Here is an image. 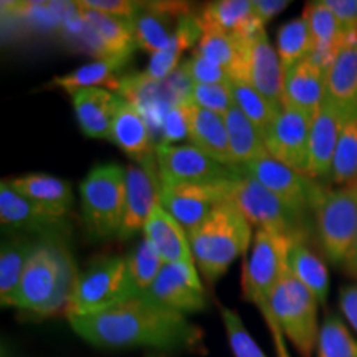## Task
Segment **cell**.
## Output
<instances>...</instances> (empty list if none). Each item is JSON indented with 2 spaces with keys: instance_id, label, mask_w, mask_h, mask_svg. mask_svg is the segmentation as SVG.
Segmentation results:
<instances>
[{
  "instance_id": "obj_42",
  "label": "cell",
  "mask_w": 357,
  "mask_h": 357,
  "mask_svg": "<svg viewBox=\"0 0 357 357\" xmlns=\"http://www.w3.org/2000/svg\"><path fill=\"white\" fill-rule=\"evenodd\" d=\"M222 318L223 324H225L229 344L235 357H266L257 346V342L253 341V337L250 336L242 318L235 311L229 310V307H222Z\"/></svg>"
},
{
  "instance_id": "obj_17",
  "label": "cell",
  "mask_w": 357,
  "mask_h": 357,
  "mask_svg": "<svg viewBox=\"0 0 357 357\" xmlns=\"http://www.w3.org/2000/svg\"><path fill=\"white\" fill-rule=\"evenodd\" d=\"M0 222L12 229L45 235H60L66 230V217L43 207L15 192L6 181L0 184Z\"/></svg>"
},
{
  "instance_id": "obj_3",
  "label": "cell",
  "mask_w": 357,
  "mask_h": 357,
  "mask_svg": "<svg viewBox=\"0 0 357 357\" xmlns=\"http://www.w3.org/2000/svg\"><path fill=\"white\" fill-rule=\"evenodd\" d=\"M189 240L199 271L215 281L252 245V223L231 200H223L189 231Z\"/></svg>"
},
{
  "instance_id": "obj_9",
  "label": "cell",
  "mask_w": 357,
  "mask_h": 357,
  "mask_svg": "<svg viewBox=\"0 0 357 357\" xmlns=\"http://www.w3.org/2000/svg\"><path fill=\"white\" fill-rule=\"evenodd\" d=\"M316 234L326 260L344 263L357 235V182L326 190L314 211Z\"/></svg>"
},
{
  "instance_id": "obj_41",
  "label": "cell",
  "mask_w": 357,
  "mask_h": 357,
  "mask_svg": "<svg viewBox=\"0 0 357 357\" xmlns=\"http://www.w3.org/2000/svg\"><path fill=\"white\" fill-rule=\"evenodd\" d=\"M128 263L141 293H146L151 288L162 266L166 265L154 245L144 235H142L141 242L136 245V248L132 250L131 255L128 257Z\"/></svg>"
},
{
  "instance_id": "obj_11",
  "label": "cell",
  "mask_w": 357,
  "mask_h": 357,
  "mask_svg": "<svg viewBox=\"0 0 357 357\" xmlns=\"http://www.w3.org/2000/svg\"><path fill=\"white\" fill-rule=\"evenodd\" d=\"M240 171L255 178L303 215L316 211L326 192L318 181L296 171V169L284 166L283 162L273 159L270 154L252 160Z\"/></svg>"
},
{
  "instance_id": "obj_24",
  "label": "cell",
  "mask_w": 357,
  "mask_h": 357,
  "mask_svg": "<svg viewBox=\"0 0 357 357\" xmlns=\"http://www.w3.org/2000/svg\"><path fill=\"white\" fill-rule=\"evenodd\" d=\"M142 235L154 245L164 263L195 265L185 229L159 202L147 218Z\"/></svg>"
},
{
  "instance_id": "obj_48",
  "label": "cell",
  "mask_w": 357,
  "mask_h": 357,
  "mask_svg": "<svg viewBox=\"0 0 357 357\" xmlns=\"http://www.w3.org/2000/svg\"><path fill=\"white\" fill-rule=\"evenodd\" d=\"M339 307L352 328L357 331V284H347L339 291Z\"/></svg>"
},
{
  "instance_id": "obj_29",
  "label": "cell",
  "mask_w": 357,
  "mask_h": 357,
  "mask_svg": "<svg viewBox=\"0 0 357 357\" xmlns=\"http://www.w3.org/2000/svg\"><path fill=\"white\" fill-rule=\"evenodd\" d=\"M250 40H240L235 35L220 30H204L202 38L195 47V53L222 66L231 79L247 82Z\"/></svg>"
},
{
  "instance_id": "obj_27",
  "label": "cell",
  "mask_w": 357,
  "mask_h": 357,
  "mask_svg": "<svg viewBox=\"0 0 357 357\" xmlns=\"http://www.w3.org/2000/svg\"><path fill=\"white\" fill-rule=\"evenodd\" d=\"M204 30H220L240 40H250L265 29L252 8V0H218L204 7L200 13Z\"/></svg>"
},
{
  "instance_id": "obj_32",
  "label": "cell",
  "mask_w": 357,
  "mask_h": 357,
  "mask_svg": "<svg viewBox=\"0 0 357 357\" xmlns=\"http://www.w3.org/2000/svg\"><path fill=\"white\" fill-rule=\"evenodd\" d=\"M328 100L344 113L357 108V38L346 45L326 71Z\"/></svg>"
},
{
  "instance_id": "obj_50",
  "label": "cell",
  "mask_w": 357,
  "mask_h": 357,
  "mask_svg": "<svg viewBox=\"0 0 357 357\" xmlns=\"http://www.w3.org/2000/svg\"><path fill=\"white\" fill-rule=\"evenodd\" d=\"M268 328H270L271 331V336H273V342H275V347H276V356L278 357H289L288 354V349H287V344H284V337H283V331H281V328L276 323L273 314L268 316L265 318Z\"/></svg>"
},
{
  "instance_id": "obj_15",
  "label": "cell",
  "mask_w": 357,
  "mask_h": 357,
  "mask_svg": "<svg viewBox=\"0 0 357 357\" xmlns=\"http://www.w3.org/2000/svg\"><path fill=\"white\" fill-rule=\"evenodd\" d=\"M142 294L182 314L202 311L207 306L195 265L189 263H166L151 288Z\"/></svg>"
},
{
  "instance_id": "obj_49",
  "label": "cell",
  "mask_w": 357,
  "mask_h": 357,
  "mask_svg": "<svg viewBox=\"0 0 357 357\" xmlns=\"http://www.w3.org/2000/svg\"><path fill=\"white\" fill-rule=\"evenodd\" d=\"M289 3L291 2L288 0H252V8L257 19L265 25L268 20L283 12Z\"/></svg>"
},
{
  "instance_id": "obj_46",
  "label": "cell",
  "mask_w": 357,
  "mask_h": 357,
  "mask_svg": "<svg viewBox=\"0 0 357 357\" xmlns=\"http://www.w3.org/2000/svg\"><path fill=\"white\" fill-rule=\"evenodd\" d=\"M77 7H86L91 10L108 13V15L123 17V19H132L137 12L141 2H129V0H83V2H73Z\"/></svg>"
},
{
  "instance_id": "obj_19",
  "label": "cell",
  "mask_w": 357,
  "mask_h": 357,
  "mask_svg": "<svg viewBox=\"0 0 357 357\" xmlns=\"http://www.w3.org/2000/svg\"><path fill=\"white\" fill-rule=\"evenodd\" d=\"M301 17L310 25L312 40H314L310 58L321 70L328 71L342 48L357 38V32L346 30L331 12V8L326 6L324 0L307 2Z\"/></svg>"
},
{
  "instance_id": "obj_4",
  "label": "cell",
  "mask_w": 357,
  "mask_h": 357,
  "mask_svg": "<svg viewBox=\"0 0 357 357\" xmlns=\"http://www.w3.org/2000/svg\"><path fill=\"white\" fill-rule=\"evenodd\" d=\"M129 270L128 258L106 255L95 258L77 275L66 316H89L141 296Z\"/></svg>"
},
{
  "instance_id": "obj_18",
  "label": "cell",
  "mask_w": 357,
  "mask_h": 357,
  "mask_svg": "<svg viewBox=\"0 0 357 357\" xmlns=\"http://www.w3.org/2000/svg\"><path fill=\"white\" fill-rule=\"evenodd\" d=\"M187 13L190 8L185 2H141L131 19L137 47L151 55L162 52L172 40V24Z\"/></svg>"
},
{
  "instance_id": "obj_37",
  "label": "cell",
  "mask_w": 357,
  "mask_h": 357,
  "mask_svg": "<svg viewBox=\"0 0 357 357\" xmlns=\"http://www.w3.org/2000/svg\"><path fill=\"white\" fill-rule=\"evenodd\" d=\"M329 181L339 187L357 182V108L346 113Z\"/></svg>"
},
{
  "instance_id": "obj_5",
  "label": "cell",
  "mask_w": 357,
  "mask_h": 357,
  "mask_svg": "<svg viewBox=\"0 0 357 357\" xmlns=\"http://www.w3.org/2000/svg\"><path fill=\"white\" fill-rule=\"evenodd\" d=\"M79 194L88 234L98 240L119 235L126 211V169L119 164L93 167Z\"/></svg>"
},
{
  "instance_id": "obj_12",
  "label": "cell",
  "mask_w": 357,
  "mask_h": 357,
  "mask_svg": "<svg viewBox=\"0 0 357 357\" xmlns=\"http://www.w3.org/2000/svg\"><path fill=\"white\" fill-rule=\"evenodd\" d=\"M158 181L164 185L212 184L234 178L240 171L217 162L195 146H155Z\"/></svg>"
},
{
  "instance_id": "obj_35",
  "label": "cell",
  "mask_w": 357,
  "mask_h": 357,
  "mask_svg": "<svg viewBox=\"0 0 357 357\" xmlns=\"http://www.w3.org/2000/svg\"><path fill=\"white\" fill-rule=\"evenodd\" d=\"M223 119L229 132L231 158L236 167L242 169L252 160L268 154L263 134L235 105L223 114Z\"/></svg>"
},
{
  "instance_id": "obj_44",
  "label": "cell",
  "mask_w": 357,
  "mask_h": 357,
  "mask_svg": "<svg viewBox=\"0 0 357 357\" xmlns=\"http://www.w3.org/2000/svg\"><path fill=\"white\" fill-rule=\"evenodd\" d=\"M187 73L195 84H230L231 77L222 66L212 63L199 53H192L189 60L184 63Z\"/></svg>"
},
{
  "instance_id": "obj_25",
  "label": "cell",
  "mask_w": 357,
  "mask_h": 357,
  "mask_svg": "<svg viewBox=\"0 0 357 357\" xmlns=\"http://www.w3.org/2000/svg\"><path fill=\"white\" fill-rule=\"evenodd\" d=\"M189 129L192 146L223 166L240 171L231 158L229 132L223 116L189 102Z\"/></svg>"
},
{
  "instance_id": "obj_39",
  "label": "cell",
  "mask_w": 357,
  "mask_h": 357,
  "mask_svg": "<svg viewBox=\"0 0 357 357\" xmlns=\"http://www.w3.org/2000/svg\"><path fill=\"white\" fill-rule=\"evenodd\" d=\"M312 47H314V40H312L310 25L303 17L291 19L278 29L276 52H278L283 68L310 58Z\"/></svg>"
},
{
  "instance_id": "obj_40",
  "label": "cell",
  "mask_w": 357,
  "mask_h": 357,
  "mask_svg": "<svg viewBox=\"0 0 357 357\" xmlns=\"http://www.w3.org/2000/svg\"><path fill=\"white\" fill-rule=\"evenodd\" d=\"M316 351L318 357H357V339L352 337L344 321L329 312L321 324Z\"/></svg>"
},
{
  "instance_id": "obj_6",
  "label": "cell",
  "mask_w": 357,
  "mask_h": 357,
  "mask_svg": "<svg viewBox=\"0 0 357 357\" xmlns=\"http://www.w3.org/2000/svg\"><path fill=\"white\" fill-rule=\"evenodd\" d=\"M319 301L289 268L270 294V310L278 326L301 357H311L318 347Z\"/></svg>"
},
{
  "instance_id": "obj_51",
  "label": "cell",
  "mask_w": 357,
  "mask_h": 357,
  "mask_svg": "<svg viewBox=\"0 0 357 357\" xmlns=\"http://www.w3.org/2000/svg\"><path fill=\"white\" fill-rule=\"evenodd\" d=\"M342 268H344L346 275L352 276V278H357V235L349 253H347L344 263H342Z\"/></svg>"
},
{
  "instance_id": "obj_38",
  "label": "cell",
  "mask_w": 357,
  "mask_h": 357,
  "mask_svg": "<svg viewBox=\"0 0 357 357\" xmlns=\"http://www.w3.org/2000/svg\"><path fill=\"white\" fill-rule=\"evenodd\" d=\"M230 88L236 108L255 124L258 131L265 134L283 106L268 101L260 91H257L252 84L243 82V79H231Z\"/></svg>"
},
{
  "instance_id": "obj_36",
  "label": "cell",
  "mask_w": 357,
  "mask_h": 357,
  "mask_svg": "<svg viewBox=\"0 0 357 357\" xmlns=\"http://www.w3.org/2000/svg\"><path fill=\"white\" fill-rule=\"evenodd\" d=\"M37 247V242L17 238L2 245L0 253V298L2 306H10V303L19 289L22 275L30 255Z\"/></svg>"
},
{
  "instance_id": "obj_10",
  "label": "cell",
  "mask_w": 357,
  "mask_h": 357,
  "mask_svg": "<svg viewBox=\"0 0 357 357\" xmlns=\"http://www.w3.org/2000/svg\"><path fill=\"white\" fill-rule=\"evenodd\" d=\"M293 238L258 229L252 252L243 263L242 287L248 301L255 303L263 318L271 316L270 294L288 268V250Z\"/></svg>"
},
{
  "instance_id": "obj_23",
  "label": "cell",
  "mask_w": 357,
  "mask_h": 357,
  "mask_svg": "<svg viewBox=\"0 0 357 357\" xmlns=\"http://www.w3.org/2000/svg\"><path fill=\"white\" fill-rule=\"evenodd\" d=\"M121 102V96L102 88H89L75 93V116L84 136L93 139H109Z\"/></svg>"
},
{
  "instance_id": "obj_30",
  "label": "cell",
  "mask_w": 357,
  "mask_h": 357,
  "mask_svg": "<svg viewBox=\"0 0 357 357\" xmlns=\"http://www.w3.org/2000/svg\"><path fill=\"white\" fill-rule=\"evenodd\" d=\"M6 182L20 195L60 215L66 217V213L70 212L73 192H71V185L63 178L48 176V174H29V176H20Z\"/></svg>"
},
{
  "instance_id": "obj_26",
  "label": "cell",
  "mask_w": 357,
  "mask_h": 357,
  "mask_svg": "<svg viewBox=\"0 0 357 357\" xmlns=\"http://www.w3.org/2000/svg\"><path fill=\"white\" fill-rule=\"evenodd\" d=\"M77 10L84 25L91 30L93 37L100 47L101 58L132 55L137 43L131 19L108 15V13L91 10L86 7H77Z\"/></svg>"
},
{
  "instance_id": "obj_28",
  "label": "cell",
  "mask_w": 357,
  "mask_h": 357,
  "mask_svg": "<svg viewBox=\"0 0 357 357\" xmlns=\"http://www.w3.org/2000/svg\"><path fill=\"white\" fill-rule=\"evenodd\" d=\"M111 141L124 151L136 164L153 162V134L144 116L131 102L123 100L111 129Z\"/></svg>"
},
{
  "instance_id": "obj_2",
  "label": "cell",
  "mask_w": 357,
  "mask_h": 357,
  "mask_svg": "<svg viewBox=\"0 0 357 357\" xmlns=\"http://www.w3.org/2000/svg\"><path fill=\"white\" fill-rule=\"evenodd\" d=\"M75 265L60 240L47 236L26 261L19 289L10 306L38 316H53L68 307L73 291Z\"/></svg>"
},
{
  "instance_id": "obj_16",
  "label": "cell",
  "mask_w": 357,
  "mask_h": 357,
  "mask_svg": "<svg viewBox=\"0 0 357 357\" xmlns=\"http://www.w3.org/2000/svg\"><path fill=\"white\" fill-rule=\"evenodd\" d=\"M346 113L326 98L318 113L312 116L310 131V155H307V176L314 181L331 178L334 153Z\"/></svg>"
},
{
  "instance_id": "obj_1",
  "label": "cell",
  "mask_w": 357,
  "mask_h": 357,
  "mask_svg": "<svg viewBox=\"0 0 357 357\" xmlns=\"http://www.w3.org/2000/svg\"><path fill=\"white\" fill-rule=\"evenodd\" d=\"M68 319L78 336L102 349L184 351L194 349L204 337L185 314L149 300L146 294L98 314L70 316Z\"/></svg>"
},
{
  "instance_id": "obj_14",
  "label": "cell",
  "mask_w": 357,
  "mask_h": 357,
  "mask_svg": "<svg viewBox=\"0 0 357 357\" xmlns=\"http://www.w3.org/2000/svg\"><path fill=\"white\" fill-rule=\"evenodd\" d=\"M230 182L231 178L212 184H159V204L187 231H192L213 211V207L223 200H229Z\"/></svg>"
},
{
  "instance_id": "obj_33",
  "label": "cell",
  "mask_w": 357,
  "mask_h": 357,
  "mask_svg": "<svg viewBox=\"0 0 357 357\" xmlns=\"http://www.w3.org/2000/svg\"><path fill=\"white\" fill-rule=\"evenodd\" d=\"M131 56H109V58H98V60L86 63L79 68L70 71L63 77H55L52 79V84L56 88L65 89L71 96L82 89L108 86L118 91L119 79L116 78V73L128 63Z\"/></svg>"
},
{
  "instance_id": "obj_8",
  "label": "cell",
  "mask_w": 357,
  "mask_h": 357,
  "mask_svg": "<svg viewBox=\"0 0 357 357\" xmlns=\"http://www.w3.org/2000/svg\"><path fill=\"white\" fill-rule=\"evenodd\" d=\"M192 88L194 82L185 66L178 65L166 79H153L144 71L119 78L118 93L144 116L153 139H159L167 111L177 105L192 102Z\"/></svg>"
},
{
  "instance_id": "obj_43",
  "label": "cell",
  "mask_w": 357,
  "mask_h": 357,
  "mask_svg": "<svg viewBox=\"0 0 357 357\" xmlns=\"http://www.w3.org/2000/svg\"><path fill=\"white\" fill-rule=\"evenodd\" d=\"M190 101L199 108L213 111L223 116L235 105L230 84H195L192 88Z\"/></svg>"
},
{
  "instance_id": "obj_45",
  "label": "cell",
  "mask_w": 357,
  "mask_h": 357,
  "mask_svg": "<svg viewBox=\"0 0 357 357\" xmlns=\"http://www.w3.org/2000/svg\"><path fill=\"white\" fill-rule=\"evenodd\" d=\"M189 102L174 106L164 118L159 144H171V142L189 139Z\"/></svg>"
},
{
  "instance_id": "obj_21",
  "label": "cell",
  "mask_w": 357,
  "mask_h": 357,
  "mask_svg": "<svg viewBox=\"0 0 357 357\" xmlns=\"http://www.w3.org/2000/svg\"><path fill=\"white\" fill-rule=\"evenodd\" d=\"M283 106L296 108L314 116L328 98L326 71L311 58L283 68Z\"/></svg>"
},
{
  "instance_id": "obj_20",
  "label": "cell",
  "mask_w": 357,
  "mask_h": 357,
  "mask_svg": "<svg viewBox=\"0 0 357 357\" xmlns=\"http://www.w3.org/2000/svg\"><path fill=\"white\" fill-rule=\"evenodd\" d=\"M159 202V181L154 177L153 162L131 164L126 167V211L119 236L131 238L144 225Z\"/></svg>"
},
{
  "instance_id": "obj_47",
  "label": "cell",
  "mask_w": 357,
  "mask_h": 357,
  "mask_svg": "<svg viewBox=\"0 0 357 357\" xmlns=\"http://www.w3.org/2000/svg\"><path fill=\"white\" fill-rule=\"evenodd\" d=\"M336 19L349 32H357V0H324Z\"/></svg>"
},
{
  "instance_id": "obj_22",
  "label": "cell",
  "mask_w": 357,
  "mask_h": 357,
  "mask_svg": "<svg viewBox=\"0 0 357 357\" xmlns=\"http://www.w3.org/2000/svg\"><path fill=\"white\" fill-rule=\"evenodd\" d=\"M284 71L276 48L271 47L265 29L248 43L247 83L260 91L268 101L283 106Z\"/></svg>"
},
{
  "instance_id": "obj_13",
  "label": "cell",
  "mask_w": 357,
  "mask_h": 357,
  "mask_svg": "<svg viewBox=\"0 0 357 357\" xmlns=\"http://www.w3.org/2000/svg\"><path fill=\"white\" fill-rule=\"evenodd\" d=\"M311 123V114L283 106L273 124L263 134L266 153L284 166L307 176Z\"/></svg>"
},
{
  "instance_id": "obj_34",
  "label": "cell",
  "mask_w": 357,
  "mask_h": 357,
  "mask_svg": "<svg viewBox=\"0 0 357 357\" xmlns=\"http://www.w3.org/2000/svg\"><path fill=\"white\" fill-rule=\"evenodd\" d=\"M289 271L314 294L319 305L328 301L329 271L326 263L306 245V238H293L288 250Z\"/></svg>"
},
{
  "instance_id": "obj_7",
  "label": "cell",
  "mask_w": 357,
  "mask_h": 357,
  "mask_svg": "<svg viewBox=\"0 0 357 357\" xmlns=\"http://www.w3.org/2000/svg\"><path fill=\"white\" fill-rule=\"evenodd\" d=\"M229 200L258 229L289 238H307L306 215L242 171L231 178Z\"/></svg>"
},
{
  "instance_id": "obj_31",
  "label": "cell",
  "mask_w": 357,
  "mask_h": 357,
  "mask_svg": "<svg viewBox=\"0 0 357 357\" xmlns=\"http://www.w3.org/2000/svg\"><path fill=\"white\" fill-rule=\"evenodd\" d=\"M202 35L204 29L202 24H200V17L187 13V15L182 17L181 22L176 25V30H174L169 47L164 48L162 52L153 53V55H151L149 65H147L144 73L153 79H166L169 75L177 70L178 60H181L182 53H184L187 48L199 43Z\"/></svg>"
}]
</instances>
